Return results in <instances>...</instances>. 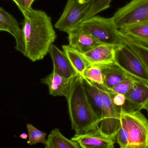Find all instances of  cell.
<instances>
[{"label": "cell", "mask_w": 148, "mask_h": 148, "mask_svg": "<svg viewBox=\"0 0 148 148\" xmlns=\"http://www.w3.org/2000/svg\"><path fill=\"white\" fill-rule=\"evenodd\" d=\"M21 12L24 16L23 55L33 62L40 60L49 53L57 38L51 17L44 11L32 8Z\"/></svg>", "instance_id": "1"}, {"label": "cell", "mask_w": 148, "mask_h": 148, "mask_svg": "<svg viewBox=\"0 0 148 148\" xmlns=\"http://www.w3.org/2000/svg\"><path fill=\"white\" fill-rule=\"evenodd\" d=\"M72 129L76 134L95 129L100 121L91 109L86 97L83 79L77 75L73 80L66 98Z\"/></svg>", "instance_id": "2"}, {"label": "cell", "mask_w": 148, "mask_h": 148, "mask_svg": "<svg viewBox=\"0 0 148 148\" xmlns=\"http://www.w3.org/2000/svg\"><path fill=\"white\" fill-rule=\"evenodd\" d=\"M120 121L127 132L128 148H148V121L140 111L127 112L121 108Z\"/></svg>", "instance_id": "3"}, {"label": "cell", "mask_w": 148, "mask_h": 148, "mask_svg": "<svg viewBox=\"0 0 148 148\" xmlns=\"http://www.w3.org/2000/svg\"><path fill=\"white\" fill-rule=\"evenodd\" d=\"M79 26L102 44L117 47L124 43L121 33L112 17L105 18L96 15L82 22Z\"/></svg>", "instance_id": "4"}, {"label": "cell", "mask_w": 148, "mask_h": 148, "mask_svg": "<svg viewBox=\"0 0 148 148\" xmlns=\"http://www.w3.org/2000/svg\"><path fill=\"white\" fill-rule=\"evenodd\" d=\"M95 84L100 89L103 100L101 119L99 124V130L103 135L116 141L117 133L121 127V108L116 107L113 103L112 92L103 84Z\"/></svg>", "instance_id": "5"}, {"label": "cell", "mask_w": 148, "mask_h": 148, "mask_svg": "<svg viewBox=\"0 0 148 148\" xmlns=\"http://www.w3.org/2000/svg\"><path fill=\"white\" fill-rule=\"evenodd\" d=\"M114 62L128 75L148 84V73L141 60L125 43L116 47Z\"/></svg>", "instance_id": "6"}, {"label": "cell", "mask_w": 148, "mask_h": 148, "mask_svg": "<svg viewBox=\"0 0 148 148\" xmlns=\"http://www.w3.org/2000/svg\"><path fill=\"white\" fill-rule=\"evenodd\" d=\"M91 0H68L64 11L55 27L67 33L78 27L90 9Z\"/></svg>", "instance_id": "7"}, {"label": "cell", "mask_w": 148, "mask_h": 148, "mask_svg": "<svg viewBox=\"0 0 148 148\" xmlns=\"http://www.w3.org/2000/svg\"><path fill=\"white\" fill-rule=\"evenodd\" d=\"M112 17L118 29L148 22V0H131L119 8Z\"/></svg>", "instance_id": "8"}, {"label": "cell", "mask_w": 148, "mask_h": 148, "mask_svg": "<svg viewBox=\"0 0 148 148\" xmlns=\"http://www.w3.org/2000/svg\"><path fill=\"white\" fill-rule=\"evenodd\" d=\"M125 96L126 103L121 108L127 112L140 111L148 102V84L135 80Z\"/></svg>", "instance_id": "9"}, {"label": "cell", "mask_w": 148, "mask_h": 148, "mask_svg": "<svg viewBox=\"0 0 148 148\" xmlns=\"http://www.w3.org/2000/svg\"><path fill=\"white\" fill-rule=\"evenodd\" d=\"M69 46L81 54L90 51L102 44L80 26L68 32Z\"/></svg>", "instance_id": "10"}, {"label": "cell", "mask_w": 148, "mask_h": 148, "mask_svg": "<svg viewBox=\"0 0 148 148\" xmlns=\"http://www.w3.org/2000/svg\"><path fill=\"white\" fill-rule=\"evenodd\" d=\"M71 140L77 142L82 148H115V141L103 135L99 130V125L82 134H75Z\"/></svg>", "instance_id": "11"}, {"label": "cell", "mask_w": 148, "mask_h": 148, "mask_svg": "<svg viewBox=\"0 0 148 148\" xmlns=\"http://www.w3.org/2000/svg\"><path fill=\"white\" fill-rule=\"evenodd\" d=\"M49 53L53 61V71L69 79H73L78 75L63 51L53 44Z\"/></svg>", "instance_id": "12"}, {"label": "cell", "mask_w": 148, "mask_h": 148, "mask_svg": "<svg viewBox=\"0 0 148 148\" xmlns=\"http://www.w3.org/2000/svg\"><path fill=\"white\" fill-rule=\"evenodd\" d=\"M116 47L101 44L82 55L90 65H102L114 62Z\"/></svg>", "instance_id": "13"}, {"label": "cell", "mask_w": 148, "mask_h": 148, "mask_svg": "<svg viewBox=\"0 0 148 148\" xmlns=\"http://www.w3.org/2000/svg\"><path fill=\"white\" fill-rule=\"evenodd\" d=\"M74 78L67 79L53 71L46 77L42 78L41 82L47 85L51 95L64 96L67 98Z\"/></svg>", "instance_id": "14"}, {"label": "cell", "mask_w": 148, "mask_h": 148, "mask_svg": "<svg viewBox=\"0 0 148 148\" xmlns=\"http://www.w3.org/2000/svg\"><path fill=\"white\" fill-rule=\"evenodd\" d=\"M0 23L12 35L16 41L15 49L23 54V42L22 29L14 17L0 7Z\"/></svg>", "instance_id": "15"}, {"label": "cell", "mask_w": 148, "mask_h": 148, "mask_svg": "<svg viewBox=\"0 0 148 148\" xmlns=\"http://www.w3.org/2000/svg\"><path fill=\"white\" fill-rule=\"evenodd\" d=\"M119 30L130 40L148 48V22L129 25Z\"/></svg>", "instance_id": "16"}, {"label": "cell", "mask_w": 148, "mask_h": 148, "mask_svg": "<svg viewBox=\"0 0 148 148\" xmlns=\"http://www.w3.org/2000/svg\"><path fill=\"white\" fill-rule=\"evenodd\" d=\"M99 66L103 74V85L109 90H111L117 84L128 76L115 62Z\"/></svg>", "instance_id": "17"}, {"label": "cell", "mask_w": 148, "mask_h": 148, "mask_svg": "<svg viewBox=\"0 0 148 148\" xmlns=\"http://www.w3.org/2000/svg\"><path fill=\"white\" fill-rule=\"evenodd\" d=\"M83 85L88 102L93 112L101 121L103 107V100L101 91L95 84L84 79Z\"/></svg>", "instance_id": "18"}, {"label": "cell", "mask_w": 148, "mask_h": 148, "mask_svg": "<svg viewBox=\"0 0 148 148\" xmlns=\"http://www.w3.org/2000/svg\"><path fill=\"white\" fill-rule=\"evenodd\" d=\"M65 53L78 75L85 80L84 74L86 69L90 65L82 54L68 45L62 46Z\"/></svg>", "instance_id": "19"}, {"label": "cell", "mask_w": 148, "mask_h": 148, "mask_svg": "<svg viewBox=\"0 0 148 148\" xmlns=\"http://www.w3.org/2000/svg\"><path fill=\"white\" fill-rule=\"evenodd\" d=\"M45 148H82L77 142L64 136L59 129L52 130L48 136Z\"/></svg>", "instance_id": "20"}, {"label": "cell", "mask_w": 148, "mask_h": 148, "mask_svg": "<svg viewBox=\"0 0 148 148\" xmlns=\"http://www.w3.org/2000/svg\"><path fill=\"white\" fill-rule=\"evenodd\" d=\"M122 36L123 43L128 45L138 56L146 67L148 73V48L130 40L122 34Z\"/></svg>", "instance_id": "21"}, {"label": "cell", "mask_w": 148, "mask_h": 148, "mask_svg": "<svg viewBox=\"0 0 148 148\" xmlns=\"http://www.w3.org/2000/svg\"><path fill=\"white\" fill-rule=\"evenodd\" d=\"M28 131L29 140L27 143L30 146L35 145L38 143H42L46 145L47 139H46L47 134L37 129L32 124L27 123V124Z\"/></svg>", "instance_id": "22"}, {"label": "cell", "mask_w": 148, "mask_h": 148, "mask_svg": "<svg viewBox=\"0 0 148 148\" xmlns=\"http://www.w3.org/2000/svg\"><path fill=\"white\" fill-rule=\"evenodd\" d=\"M85 81L97 84H103V76L99 65L90 66L84 74Z\"/></svg>", "instance_id": "23"}, {"label": "cell", "mask_w": 148, "mask_h": 148, "mask_svg": "<svg viewBox=\"0 0 148 148\" xmlns=\"http://www.w3.org/2000/svg\"><path fill=\"white\" fill-rule=\"evenodd\" d=\"M112 0H91V5L88 14L84 18L83 21L96 15L97 14L108 8Z\"/></svg>", "instance_id": "24"}, {"label": "cell", "mask_w": 148, "mask_h": 148, "mask_svg": "<svg viewBox=\"0 0 148 148\" xmlns=\"http://www.w3.org/2000/svg\"><path fill=\"white\" fill-rule=\"evenodd\" d=\"M136 79L128 75L117 84L110 91L114 94H121L125 95L129 90Z\"/></svg>", "instance_id": "25"}, {"label": "cell", "mask_w": 148, "mask_h": 148, "mask_svg": "<svg viewBox=\"0 0 148 148\" xmlns=\"http://www.w3.org/2000/svg\"><path fill=\"white\" fill-rule=\"evenodd\" d=\"M128 136L127 130L121 127L117 133L116 137V141L120 146V148H128Z\"/></svg>", "instance_id": "26"}, {"label": "cell", "mask_w": 148, "mask_h": 148, "mask_svg": "<svg viewBox=\"0 0 148 148\" xmlns=\"http://www.w3.org/2000/svg\"><path fill=\"white\" fill-rule=\"evenodd\" d=\"M112 93V101L115 106L119 108H122L126 103L125 95L121 94Z\"/></svg>", "instance_id": "27"}, {"label": "cell", "mask_w": 148, "mask_h": 148, "mask_svg": "<svg viewBox=\"0 0 148 148\" xmlns=\"http://www.w3.org/2000/svg\"><path fill=\"white\" fill-rule=\"evenodd\" d=\"M17 5L21 11L24 8V3L25 0H12Z\"/></svg>", "instance_id": "28"}, {"label": "cell", "mask_w": 148, "mask_h": 148, "mask_svg": "<svg viewBox=\"0 0 148 148\" xmlns=\"http://www.w3.org/2000/svg\"><path fill=\"white\" fill-rule=\"evenodd\" d=\"M34 1L35 0H25L24 8L26 9H28L32 8L31 6Z\"/></svg>", "instance_id": "29"}, {"label": "cell", "mask_w": 148, "mask_h": 148, "mask_svg": "<svg viewBox=\"0 0 148 148\" xmlns=\"http://www.w3.org/2000/svg\"><path fill=\"white\" fill-rule=\"evenodd\" d=\"M28 137V135L25 133H22L20 136V138L23 139V140H27Z\"/></svg>", "instance_id": "30"}, {"label": "cell", "mask_w": 148, "mask_h": 148, "mask_svg": "<svg viewBox=\"0 0 148 148\" xmlns=\"http://www.w3.org/2000/svg\"><path fill=\"white\" fill-rule=\"evenodd\" d=\"M0 31H5V32H8L7 29L1 23H0Z\"/></svg>", "instance_id": "31"}, {"label": "cell", "mask_w": 148, "mask_h": 148, "mask_svg": "<svg viewBox=\"0 0 148 148\" xmlns=\"http://www.w3.org/2000/svg\"><path fill=\"white\" fill-rule=\"evenodd\" d=\"M144 109L146 110L148 114V102L147 103L146 105H145V107L144 108Z\"/></svg>", "instance_id": "32"}]
</instances>
